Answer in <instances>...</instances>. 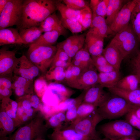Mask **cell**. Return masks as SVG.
I'll return each instance as SVG.
<instances>
[{
  "mask_svg": "<svg viewBox=\"0 0 140 140\" xmlns=\"http://www.w3.org/2000/svg\"><path fill=\"white\" fill-rule=\"evenodd\" d=\"M11 80L12 89L18 98L34 93L33 80L15 75Z\"/></svg>",
  "mask_w": 140,
  "mask_h": 140,
  "instance_id": "obj_15",
  "label": "cell"
},
{
  "mask_svg": "<svg viewBox=\"0 0 140 140\" xmlns=\"http://www.w3.org/2000/svg\"><path fill=\"white\" fill-rule=\"evenodd\" d=\"M60 20L64 27L69 30L73 34L81 33L86 30L78 21H74L61 17Z\"/></svg>",
  "mask_w": 140,
  "mask_h": 140,
  "instance_id": "obj_40",
  "label": "cell"
},
{
  "mask_svg": "<svg viewBox=\"0 0 140 140\" xmlns=\"http://www.w3.org/2000/svg\"><path fill=\"white\" fill-rule=\"evenodd\" d=\"M16 128L14 120L0 109V137L6 136L13 132Z\"/></svg>",
  "mask_w": 140,
  "mask_h": 140,
  "instance_id": "obj_26",
  "label": "cell"
},
{
  "mask_svg": "<svg viewBox=\"0 0 140 140\" xmlns=\"http://www.w3.org/2000/svg\"><path fill=\"white\" fill-rule=\"evenodd\" d=\"M104 120L97 110L90 115L68 128L74 129L79 134L90 140H97L99 138L96 128L97 125Z\"/></svg>",
  "mask_w": 140,
  "mask_h": 140,
  "instance_id": "obj_8",
  "label": "cell"
},
{
  "mask_svg": "<svg viewBox=\"0 0 140 140\" xmlns=\"http://www.w3.org/2000/svg\"><path fill=\"white\" fill-rule=\"evenodd\" d=\"M92 11L89 7L83 10L78 22L86 30L90 28L92 21Z\"/></svg>",
  "mask_w": 140,
  "mask_h": 140,
  "instance_id": "obj_43",
  "label": "cell"
},
{
  "mask_svg": "<svg viewBox=\"0 0 140 140\" xmlns=\"http://www.w3.org/2000/svg\"><path fill=\"white\" fill-rule=\"evenodd\" d=\"M88 31L104 38L109 35L115 34L107 24L105 18L93 14L92 24Z\"/></svg>",
  "mask_w": 140,
  "mask_h": 140,
  "instance_id": "obj_17",
  "label": "cell"
},
{
  "mask_svg": "<svg viewBox=\"0 0 140 140\" xmlns=\"http://www.w3.org/2000/svg\"><path fill=\"white\" fill-rule=\"evenodd\" d=\"M0 140H9V137L7 136L0 137Z\"/></svg>",
  "mask_w": 140,
  "mask_h": 140,
  "instance_id": "obj_57",
  "label": "cell"
},
{
  "mask_svg": "<svg viewBox=\"0 0 140 140\" xmlns=\"http://www.w3.org/2000/svg\"><path fill=\"white\" fill-rule=\"evenodd\" d=\"M19 31L24 44L29 45L37 40L44 32L40 26H33L25 29H19Z\"/></svg>",
  "mask_w": 140,
  "mask_h": 140,
  "instance_id": "obj_25",
  "label": "cell"
},
{
  "mask_svg": "<svg viewBox=\"0 0 140 140\" xmlns=\"http://www.w3.org/2000/svg\"><path fill=\"white\" fill-rule=\"evenodd\" d=\"M109 0H102L97 6L92 11L93 14L105 18Z\"/></svg>",
  "mask_w": 140,
  "mask_h": 140,
  "instance_id": "obj_46",
  "label": "cell"
},
{
  "mask_svg": "<svg viewBox=\"0 0 140 140\" xmlns=\"http://www.w3.org/2000/svg\"><path fill=\"white\" fill-rule=\"evenodd\" d=\"M132 63L140 64V50L138 52L137 55L133 59Z\"/></svg>",
  "mask_w": 140,
  "mask_h": 140,
  "instance_id": "obj_53",
  "label": "cell"
},
{
  "mask_svg": "<svg viewBox=\"0 0 140 140\" xmlns=\"http://www.w3.org/2000/svg\"><path fill=\"white\" fill-rule=\"evenodd\" d=\"M125 120L133 127L140 131V118L131 110L125 115Z\"/></svg>",
  "mask_w": 140,
  "mask_h": 140,
  "instance_id": "obj_47",
  "label": "cell"
},
{
  "mask_svg": "<svg viewBox=\"0 0 140 140\" xmlns=\"http://www.w3.org/2000/svg\"><path fill=\"white\" fill-rule=\"evenodd\" d=\"M45 120L39 112L29 122L19 127L9 137V140H34L43 138L48 129L44 124Z\"/></svg>",
  "mask_w": 140,
  "mask_h": 140,
  "instance_id": "obj_3",
  "label": "cell"
},
{
  "mask_svg": "<svg viewBox=\"0 0 140 140\" xmlns=\"http://www.w3.org/2000/svg\"><path fill=\"white\" fill-rule=\"evenodd\" d=\"M131 110L140 118V106L133 105Z\"/></svg>",
  "mask_w": 140,
  "mask_h": 140,
  "instance_id": "obj_51",
  "label": "cell"
},
{
  "mask_svg": "<svg viewBox=\"0 0 140 140\" xmlns=\"http://www.w3.org/2000/svg\"><path fill=\"white\" fill-rule=\"evenodd\" d=\"M97 108L93 105L82 102L78 109L76 118L69 126L74 125L88 116L96 110Z\"/></svg>",
  "mask_w": 140,
  "mask_h": 140,
  "instance_id": "obj_38",
  "label": "cell"
},
{
  "mask_svg": "<svg viewBox=\"0 0 140 140\" xmlns=\"http://www.w3.org/2000/svg\"><path fill=\"white\" fill-rule=\"evenodd\" d=\"M16 101L18 103L16 121L17 127L29 122L38 111L32 107L28 95L18 98Z\"/></svg>",
  "mask_w": 140,
  "mask_h": 140,
  "instance_id": "obj_10",
  "label": "cell"
},
{
  "mask_svg": "<svg viewBox=\"0 0 140 140\" xmlns=\"http://www.w3.org/2000/svg\"><path fill=\"white\" fill-rule=\"evenodd\" d=\"M123 2L122 0H109L106 19V23L109 26L123 6Z\"/></svg>",
  "mask_w": 140,
  "mask_h": 140,
  "instance_id": "obj_31",
  "label": "cell"
},
{
  "mask_svg": "<svg viewBox=\"0 0 140 140\" xmlns=\"http://www.w3.org/2000/svg\"><path fill=\"white\" fill-rule=\"evenodd\" d=\"M57 49L56 46H29L26 57L43 73L50 67Z\"/></svg>",
  "mask_w": 140,
  "mask_h": 140,
  "instance_id": "obj_5",
  "label": "cell"
},
{
  "mask_svg": "<svg viewBox=\"0 0 140 140\" xmlns=\"http://www.w3.org/2000/svg\"><path fill=\"white\" fill-rule=\"evenodd\" d=\"M1 100L0 109L13 119L16 124L18 107L17 102L11 99L10 97L4 98Z\"/></svg>",
  "mask_w": 140,
  "mask_h": 140,
  "instance_id": "obj_35",
  "label": "cell"
},
{
  "mask_svg": "<svg viewBox=\"0 0 140 140\" xmlns=\"http://www.w3.org/2000/svg\"><path fill=\"white\" fill-rule=\"evenodd\" d=\"M34 140H46L43 138H38Z\"/></svg>",
  "mask_w": 140,
  "mask_h": 140,
  "instance_id": "obj_58",
  "label": "cell"
},
{
  "mask_svg": "<svg viewBox=\"0 0 140 140\" xmlns=\"http://www.w3.org/2000/svg\"><path fill=\"white\" fill-rule=\"evenodd\" d=\"M104 88L98 84L86 90L82 102L92 104L98 107L111 96L109 93L104 90Z\"/></svg>",
  "mask_w": 140,
  "mask_h": 140,
  "instance_id": "obj_13",
  "label": "cell"
},
{
  "mask_svg": "<svg viewBox=\"0 0 140 140\" xmlns=\"http://www.w3.org/2000/svg\"><path fill=\"white\" fill-rule=\"evenodd\" d=\"M97 109L103 120H113L125 115L133 105L123 98L114 94Z\"/></svg>",
  "mask_w": 140,
  "mask_h": 140,
  "instance_id": "obj_4",
  "label": "cell"
},
{
  "mask_svg": "<svg viewBox=\"0 0 140 140\" xmlns=\"http://www.w3.org/2000/svg\"><path fill=\"white\" fill-rule=\"evenodd\" d=\"M102 55L114 68L119 71L121 62L124 58L118 48L110 42L104 48Z\"/></svg>",
  "mask_w": 140,
  "mask_h": 140,
  "instance_id": "obj_18",
  "label": "cell"
},
{
  "mask_svg": "<svg viewBox=\"0 0 140 140\" xmlns=\"http://www.w3.org/2000/svg\"><path fill=\"white\" fill-rule=\"evenodd\" d=\"M99 129L100 132L110 140L127 137L137 140L140 139V131L133 127L125 120L108 122L100 125Z\"/></svg>",
  "mask_w": 140,
  "mask_h": 140,
  "instance_id": "obj_2",
  "label": "cell"
},
{
  "mask_svg": "<svg viewBox=\"0 0 140 140\" xmlns=\"http://www.w3.org/2000/svg\"><path fill=\"white\" fill-rule=\"evenodd\" d=\"M71 63L82 71L95 67L91 56L85 47L76 53L72 59Z\"/></svg>",
  "mask_w": 140,
  "mask_h": 140,
  "instance_id": "obj_21",
  "label": "cell"
},
{
  "mask_svg": "<svg viewBox=\"0 0 140 140\" xmlns=\"http://www.w3.org/2000/svg\"><path fill=\"white\" fill-rule=\"evenodd\" d=\"M140 11V0H137L136 4L134 7L132 13Z\"/></svg>",
  "mask_w": 140,
  "mask_h": 140,
  "instance_id": "obj_55",
  "label": "cell"
},
{
  "mask_svg": "<svg viewBox=\"0 0 140 140\" xmlns=\"http://www.w3.org/2000/svg\"><path fill=\"white\" fill-rule=\"evenodd\" d=\"M86 34L83 33L79 34L77 40L65 52L72 59L76 53L83 47L85 44Z\"/></svg>",
  "mask_w": 140,
  "mask_h": 140,
  "instance_id": "obj_41",
  "label": "cell"
},
{
  "mask_svg": "<svg viewBox=\"0 0 140 140\" xmlns=\"http://www.w3.org/2000/svg\"><path fill=\"white\" fill-rule=\"evenodd\" d=\"M110 42L118 48L124 58L136 51L139 43L131 23L116 34Z\"/></svg>",
  "mask_w": 140,
  "mask_h": 140,
  "instance_id": "obj_6",
  "label": "cell"
},
{
  "mask_svg": "<svg viewBox=\"0 0 140 140\" xmlns=\"http://www.w3.org/2000/svg\"><path fill=\"white\" fill-rule=\"evenodd\" d=\"M99 140H110L108 139V138L105 137L104 138L101 139H99Z\"/></svg>",
  "mask_w": 140,
  "mask_h": 140,
  "instance_id": "obj_59",
  "label": "cell"
},
{
  "mask_svg": "<svg viewBox=\"0 0 140 140\" xmlns=\"http://www.w3.org/2000/svg\"><path fill=\"white\" fill-rule=\"evenodd\" d=\"M66 111L56 113L46 120L45 125L48 128H52L53 130L63 129L64 124H66Z\"/></svg>",
  "mask_w": 140,
  "mask_h": 140,
  "instance_id": "obj_32",
  "label": "cell"
},
{
  "mask_svg": "<svg viewBox=\"0 0 140 140\" xmlns=\"http://www.w3.org/2000/svg\"><path fill=\"white\" fill-rule=\"evenodd\" d=\"M131 23L133 30L140 42V11L132 13Z\"/></svg>",
  "mask_w": 140,
  "mask_h": 140,
  "instance_id": "obj_45",
  "label": "cell"
},
{
  "mask_svg": "<svg viewBox=\"0 0 140 140\" xmlns=\"http://www.w3.org/2000/svg\"><path fill=\"white\" fill-rule=\"evenodd\" d=\"M113 94L120 96L132 105L140 106V87L135 90L127 91L116 87L108 89Z\"/></svg>",
  "mask_w": 140,
  "mask_h": 140,
  "instance_id": "obj_23",
  "label": "cell"
},
{
  "mask_svg": "<svg viewBox=\"0 0 140 140\" xmlns=\"http://www.w3.org/2000/svg\"><path fill=\"white\" fill-rule=\"evenodd\" d=\"M104 38L88 31L86 34L84 47L91 56L102 55L104 49Z\"/></svg>",
  "mask_w": 140,
  "mask_h": 140,
  "instance_id": "obj_16",
  "label": "cell"
},
{
  "mask_svg": "<svg viewBox=\"0 0 140 140\" xmlns=\"http://www.w3.org/2000/svg\"><path fill=\"white\" fill-rule=\"evenodd\" d=\"M82 71L71 63L65 70V77L63 83L67 86L75 88L77 80Z\"/></svg>",
  "mask_w": 140,
  "mask_h": 140,
  "instance_id": "obj_30",
  "label": "cell"
},
{
  "mask_svg": "<svg viewBox=\"0 0 140 140\" xmlns=\"http://www.w3.org/2000/svg\"><path fill=\"white\" fill-rule=\"evenodd\" d=\"M98 73L94 67L82 71L77 80L75 89L87 90L98 84Z\"/></svg>",
  "mask_w": 140,
  "mask_h": 140,
  "instance_id": "obj_14",
  "label": "cell"
},
{
  "mask_svg": "<svg viewBox=\"0 0 140 140\" xmlns=\"http://www.w3.org/2000/svg\"><path fill=\"white\" fill-rule=\"evenodd\" d=\"M24 44L17 28H6L0 30V46Z\"/></svg>",
  "mask_w": 140,
  "mask_h": 140,
  "instance_id": "obj_20",
  "label": "cell"
},
{
  "mask_svg": "<svg viewBox=\"0 0 140 140\" xmlns=\"http://www.w3.org/2000/svg\"><path fill=\"white\" fill-rule=\"evenodd\" d=\"M139 82L135 74H131L121 78L115 87L127 91H131L139 88Z\"/></svg>",
  "mask_w": 140,
  "mask_h": 140,
  "instance_id": "obj_27",
  "label": "cell"
},
{
  "mask_svg": "<svg viewBox=\"0 0 140 140\" xmlns=\"http://www.w3.org/2000/svg\"><path fill=\"white\" fill-rule=\"evenodd\" d=\"M57 49L51 67L59 66L66 69L71 64L72 59L64 50Z\"/></svg>",
  "mask_w": 140,
  "mask_h": 140,
  "instance_id": "obj_37",
  "label": "cell"
},
{
  "mask_svg": "<svg viewBox=\"0 0 140 140\" xmlns=\"http://www.w3.org/2000/svg\"><path fill=\"white\" fill-rule=\"evenodd\" d=\"M91 57L95 67L99 73H107L116 70L102 54Z\"/></svg>",
  "mask_w": 140,
  "mask_h": 140,
  "instance_id": "obj_39",
  "label": "cell"
},
{
  "mask_svg": "<svg viewBox=\"0 0 140 140\" xmlns=\"http://www.w3.org/2000/svg\"><path fill=\"white\" fill-rule=\"evenodd\" d=\"M47 88L56 94L61 102L70 98L75 92L74 90L68 87L61 83L55 82L49 83Z\"/></svg>",
  "mask_w": 140,
  "mask_h": 140,
  "instance_id": "obj_29",
  "label": "cell"
},
{
  "mask_svg": "<svg viewBox=\"0 0 140 140\" xmlns=\"http://www.w3.org/2000/svg\"><path fill=\"white\" fill-rule=\"evenodd\" d=\"M79 35H74L70 36L65 40L57 43V48L61 49L65 51L67 50L77 40Z\"/></svg>",
  "mask_w": 140,
  "mask_h": 140,
  "instance_id": "obj_48",
  "label": "cell"
},
{
  "mask_svg": "<svg viewBox=\"0 0 140 140\" xmlns=\"http://www.w3.org/2000/svg\"><path fill=\"white\" fill-rule=\"evenodd\" d=\"M86 90H83L78 95L76 101L72 104L66 111V124L72 123L76 118L78 109L83 101Z\"/></svg>",
  "mask_w": 140,
  "mask_h": 140,
  "instance_id": "obj_36",
  "label": "cell"
},
{
  "mask_svg": "<svg viewBox=\"0 0 140 140\" xmlns=\"http://www.w3.org/2000/svg\"><path fill=\"white\" fill-rule=\"evenodd\" d=\"M44 77L37 79L33 85L34 90L36 95L41 99L47 90L48 84Z\"/></svg>",
  "mask_w": 140,
  "mask_h": 140,
  "instance_id": "obj_42",
  "label": "cell"
},
{
  "mask_svg": "<svg viewBox=\"0 0 140 140\" xmlns=\"http://www.w3.org/2000/svg\"><path fill=\"white\" fill-rule=\"evenodd\" d=\"M61 35H62L61 33L57 31L45 32L37 40L29 46L53 45L57 42L58 38Z\"/></svg>",
  "mask_w": 140,
  "mask_h": 140,
  "instance_id": "obj_28",
  "label": "cell"
},
{
  "mask_svg": "<svg viewBox=\"0 0 140 140\" xmlns=\"http://www.w3.org/2000/svg\"><path fill=\"white\" fill-rule=\"evenodd\" d=\"M23 0H9L0 13V30L15 25L20 20Z\"/></svg>",
  "mask_w": 140,
  "mask_h": 140,
  "instance_id": "obj_7",
  "label": "cell"
},
{
  "mask_svg": "<svg viewBox=\"0 0 140 140\" xmlns=\"http://www.w3.org/2000/svg\"><path fill=\"white\" fill-rule=\"evenodd\" d=\"M102 0H91L89 4V7L92 11L95 8Z\"/></svg>",
  "mask_w": 140,
  "mask_h": 140,
  "instance_id": "obj_52",
  "label": "cell"
},
{
  "mask_svg": "<svg viewBox=\"0 0 140 140\" xmlns=\"http://www.w3.org/2000/svg\"><path fill=\"white\" fill-rule=\"evenodd\" d=\"M65 70L59 66H51L46 73L44 76L47 80L53 82L63 83L65 77Z\"/></svg>",
  "mask_w": 140,
  "mask_h": 140,
  "instance_id": "obj_33",
  "label": "cell"
},
{
  "mask_svg": "<svg viewBox=\"0 0 140 140\" xmlns=\"http://www.w3.org/2000/svg\"><path fill=\"white\" fill-rule=\"evenodd\" d=\"M118 140H138L134 138H122Z\"/></svg>",
  "mask_w": 140,
  "mask_h": 140,
  "instance_id": "obj_56",
  "label": "cell"
},
{
  "mask_svg": "<svg viewBox=\"0 0 140 140\" xmlns=\"http://www.w3.org/2000/svg\"><path fill=\"white\" fill-rule=\"evenodd\" d=\"M62 1L68 8L75 10H81L89 7L88 2L84 0H63Z\"/></svg>",
  "mask_w": 140,
  "mask_h": 140,
  "instance_id": "obj_44",
  "label": "cell"
},
{
  "mask_svg": "<svg viewBox=\"0 0 140 140\" xmlns=\"http://www.w3.org/2000/svg\"><path fill=\"white\" fill-rule=\"evenodd\" d=\"M137 2V0H133L125 4L110 26L111 30L115 34L129 25Z\"/></svg>",
  "mask_w": 140,
  "mask_h": 140,
  "instance_id": "obj_9",
  "label": "cell"
},
{
  "mask_svg": "<svg viewBox=\"0 0 140 140\" xmlns=\"http://www.w3.org/2000/svg\"><path fill=\"white\" fill-rule=\"evenodd\" d=\"M44 32L57 31L65 36L66 33V29L62 24L61 21L55 12L48 16L40 24L39 26Z\"/></svg>",
  "mask_w": 140,
  "mask_h": 140,
  "instance_id": "obj_22",
  "label": "cell"
},
{
  "mask_svg": "<svg viewBox=\"0 0 140 140\" xmlns=\"http://www.w3.org/2000/svg\"><path fill=\"white\" fill-rule=\"evenodd\" d=\"M49 137L51 140H90L78 133L74 129L68 127L54 130Z\"/></svg>",
  "mask_w": 140,
  "mask_h": 140,
  "instance_id": "obj_19",
  "label": "cell"
},
{
  "mask_svg": "<svg viewBox=\"0 0 140 140\" xmlns=\"http://www.w3.org/2000/svg\"><path fill=\"white\" fill-rule=\"evenodd\" d=\"M9 1V0H0V13L2 12Z\"/></svg>",
  "mask_w": 140,
  "mask_h": 140,
  "instance_id": "obj_54",
  "label": "cell"
},
{
  "mask_svg": "<svg viewBox=\"0 0 140 140\" xmlns=\"http://www.w3.org/2000/svg\"><path fill=\"white\" fill-rule=\"evenodd\" d=\"M134 68L135 74L138 78L139 82L140 87V64H133Z\"/></svg>",
  "mask_w": 140,
  "mask_h": 140,
  "instance_id": "obj_50",
  "label": "cell"
},
{
  "mask_svg": "<svg viewBox=\"0 0 140 140\" xmlns=\"http://www.w3.org/2000/svg\"><path fill=\"white\" fill-rule=\"evenodd\" d=\"M98 84L108 89L115 87L121 79L120 71L116 70L107 73H98Z\"/></svg>",
  "mask_w": 140,
  "mask_h": 140,
  "instance_id": "obj_24",
  "label": "cell"
},
{
  "mask_svg": "<svg viewBox=\"0 0 140 140\" xmlns=\"http://www.w3.org/2000/svg\"><path fill=\"white\" fill-rule=\"evenodd\" d=\"M39 68L27 58L23 55L16 59L13 69L14 75L31 80L39 74Z\"/></svg>",
  "mask_w": 140,
  "mask_h": 140,
  "instance_id": "obj_11",
  "label": "cell"
},
{
  "mask_svg": "<svg viewBox=\"0 0 140 140\" xmlns=\"http://www.w3.org/2000/svg\"><path fill=\"white\" fill-rule=\"evenodd\" d=\"M29 97L32 107L37 111H39L40 106L42 103L41 99L34 93L29 94Z\"/></svg>",
  "mask_w": 140,
  "mask_h": 140,
  "instance_id": "obj_49",
  "label": "cell"
},
{
  "mask_svg": "<svg viewBox=\"0 0 140 140\" xmlns=\"http://www.w3.org/2000/svg\"><path fill=\"white\" fill-rule=\"evenodd\" d=\"M59 0H23L22 13L16 28L19 29L39 27L57 10Z\"/></svg>",
  "mask_w": 140,
  "mask_h": 140,
  "instance_id": "obj_1",
  "label": "cell"
},
{
  "mask_svg": "<svg viewBox=\"0 0 140 140\" xmlns=\"http://www.w3.org/2000/svg\"><path fill=\"white\" fill-rule=\"evenodd\" d=\"M62 1L59 0L57 5V10L60 12L61 17L74 20L78 21L83 10H75L68 8Z\"/></svg>",
  "mask_w": 140,
  "mask_h": 140,
  "instance_id": "obj_34",
  "label": "cell"
},
{
  "mask_svg": "<svg viewBox=\"0 0 140 140\" xmlns=\"http://www.w3.org/2000/svg\"><path fill=\"white\" fill-rule=\"evenodd\" d=\"M16 51L2 47L0 50V76L11 78L17 59Z\"/></svg>",
  "mask_w": 140,
  "mask_h": 140,
  "instance_id": "obj_12",
  "label": "cell"
}]
</instances>
